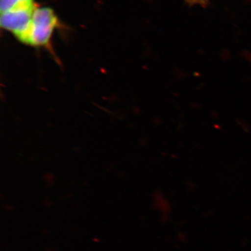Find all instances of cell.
Segmentation results:
<instances>
[{"mask_svg": "<svg viewBox=\"0 0 251 251\" xmlns=\"http://www.w3.org/2000/svg\"><path fill=\"white\" fill-rule=\"evenodd\" d=\"M62 27L58 16L52 8L37 6L33 13L30 30L26 45L44 49L56 57L52 39L56 29Z\"/></svg>", "mask_w": 251, "mask_h": 251, "instance_id": "1", "label": "cell"}, {"mask_svg": "<svg viewBox=\"0 0 251 251\" xmlns=\"http://www.w3.org/2000/svg\"><path fill=\"white\" fill-rule=\"evenodd\" d=\"M36 8H21L1 13L0 27L1 29L11 33L18 41L26 45L33 13Z\"/></svg>", "mask_w": 251, "mask_h": 251, "instance_id": "2", "label": "cell"}, {"mask_svg": "<svg viewBox=\"0 0 251 251\" xmlns=\"http://www.w3.org/2000/svg\"><path fill=\"white\" fill-rule=\"evenodd\" d=\"M35 0H0L1 13L21 8H36Z\"/></svg>", "mask_w": 251, "mask_h": 251, "instance_id": "3", "label": "cell"}, {"mask_svg": "<svg viewBox=\"0 0 251 251\" xmlns=\"http://www.w3.org/2000/svg\"><path fill=\"white\" fill-rule=\"evenodd\" d=\"M188 1H191V2H196V1H201V0H188Z\"/></svg>", "mask_w": 251, "mask_h": 251, "instance_id": "4", "label": "cell"}]
</instances>
